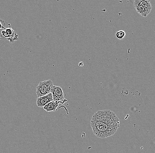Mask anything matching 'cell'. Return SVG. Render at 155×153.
Here are the masks:
<instances>
[{"mask_svg":"<svg viewBox=\"0 0 155 153\" xmlns=\"http://www.w3.org/2000/svg\"><path fill=\"white\" fill-rule=\"evenodd\" d=\"M9 28L5 29V31L8 35L9 36V39L8 40L11 43H13L15 41L18 40V35L15 32L14 30L12 28L10 24H8Z\"/></svg>","mask_w":155,"mask_h":153,"instance_id":"obj_6","label":"cell"},{"mask_svg":"<svg viewBox=\"0 0 155 153\" xmlns=\"http://www.w3.org/2000/svg\"><path fill=\"white\" fill-rule=\"evenodd\" d=\"M120 123L115 113L107 109L96 112L91 121L93 133L100 138L113 135L120 127Z\"/></svg>","mask_w":155,"mask_h":153,"instance_id":"obj_1","label":"cell"},{"mask_svg":"<svg viewBox=\"0 0 155 153\" xmlns=\"http://www.w3.org/2000/svg\"><path fill=\"white\" fill-rule=\"evenodd\" d=\"M134 7L137 12L143 17H146L150 13L143 5H141L138 0H134Z\"/></svg>","mask_w":155,"mask_h":153,"instance_id":"obj_5","label":"cell"},{"mask_svg":"<svg viewBox=\"0 0 155 153\" xmlns=\"http://www.w3.org/2000/svg\"><path fill=\"white\" fill-rule=\"evenodd\" d=\"M51 93L53 95V101L57 104H64L67 100L64 97L63 89L59 86H53Z\"/></svg>","mask_w":155,"mask_h":153,"instance_id":"obj_3","label":"cell"},{"mask_svg":"<svg viewBox=\"0 0 155 153\" xmlns=\"http://www.w3.org/2000/svg\"><path fill=\"white\" fill-rule=\"evenodd\" d=\"M6 22L5 20L0 19V30H5Z\"/></svg>","mask_w":155,"mask_h":153,"instance_id":"obj_10","label":"cell"},{"mask_svg":"<svg viewBox=\"0 0 155 153\" xmlns=\"http://www.w3.org/2000/svg\"><path fill=\"white\" fill-rule=\"evenodd\" d=\"M78 65H79V66H83L84 65V64H83V62H80L79 63Z\"/></svg>","mask_w":155,"mask_h":153,"instance_id":"obj_11","label":"cell"},{"mask_svg":"<svg viewBox=\"0 0 155 153\" xmlns=\"http://www.w3.org/2000/svg\"><path fill=\"white\" fill-rule=\"evenodd\" d=\"M139 2L141 5L145 8V9L149 13L151 12L152 9V5L150 3V1H145V0H138Z\"/></svg>","mask_w":155,"mask_h":153,"instance_id":"obj_8","label":"cell"},{"mask_svg":"<svg viewBox=\"0 0 155 153\" xmlns=\"http://www.w3.org/2000/svg\"><path fill=\"white\" fill-rule=\"evenodd\" d=\"M58 107V104H56L54 101H52L46 104L43 107L44 109L46 112H49L57 111Z\"/></svg>","mask_w":155,"mask_h":153,"instance_id":"obj_7","label":"cell"},{"mask_svg":"<svg viewBox=\"0 0 155 153\" xmlns=\"http://www.w3.org/2000/svg\"><path fill=\"white\" fill-rule=\"evenodd\" d=\"M126 33L124 31H119L116 32V38L118 40H122L124 38Z\"/></svg>","mask_w":155,"mask_h":153,"instance_id":"obj_9","label":"cell"},{"mask_svg":"<svg viewBox=\"0 0 155 153\" xmlns=\"http://www.w3.org/2000/svg\"><path fill=\"white\" fill-rule=\"evenodd\" d=\"M52 101H53V98L51 93L44 96L38 98L37 99V105L39 107H44L46 104Z\"/></svg>","mask_w":155,"mask_h":153,"instance_id":"obj_4","label":"cell"},{"mask_svg":"<svg viewBox=\"0 0 155 153\" xmlns=\"http://www.w3.org/2000/svg\"><path fill=\"white\" fill-rule=\"evenodd\" d=\"M53 87V83L52 80L40 82L36 88L37 95L39 98L51 93Z\"/></svg>","mask_w":155,"mask_h":153,"instance_id":"obj_2","label":"cell"}]
</instances>
